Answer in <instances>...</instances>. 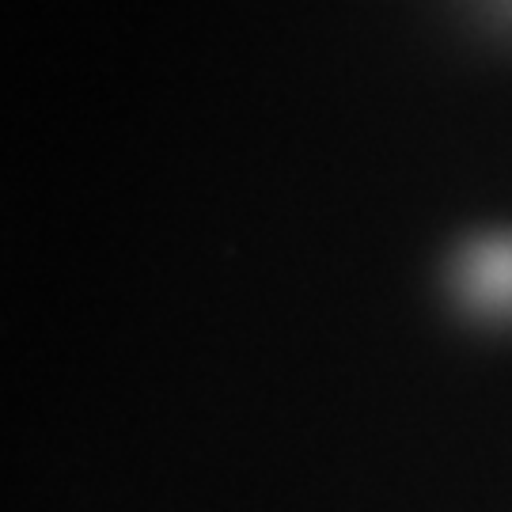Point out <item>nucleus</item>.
Listing matches in <instances>:
<instances>
[{"label": "nucleus", "mask_w": 512, "mask_h": 512, "mask_svg": "<svg viewBox=\"0 0 512 512\" xmlns=\"http://www.w3.org/2000/svg\"><path fill=\"white\" fill-rule=\"evenodd\" d=\"M459 289L486 315H512V236L475 243L459 262Z\"/></svg>", "instance_id": "1"}]
</instances>
